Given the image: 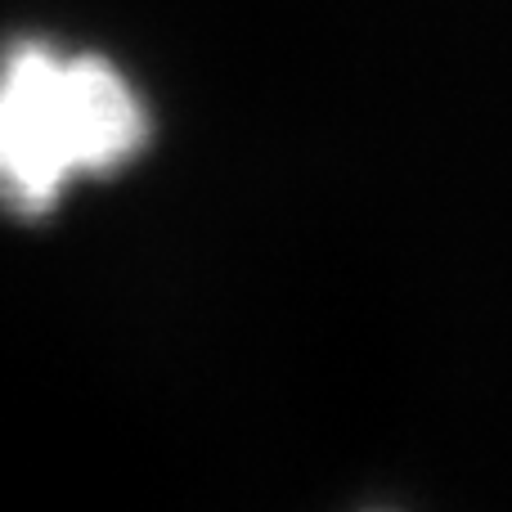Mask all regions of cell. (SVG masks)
Here are the masks:
<instances>
[{"label":"cell","instance_id":"1","mask_svg":"<svg viewBox=\"0 0 512 512\" xmlns=\"http://www.w3.org/2000/svg\"><path fill=\"white\" fill-rule=\"evenodd\" d=\"M153 104L104 50L14 36L0 45V216L45 221L77 185L149 153Z\"/></svg>","mask_w":512,"mask_h":512}]
</instances>
